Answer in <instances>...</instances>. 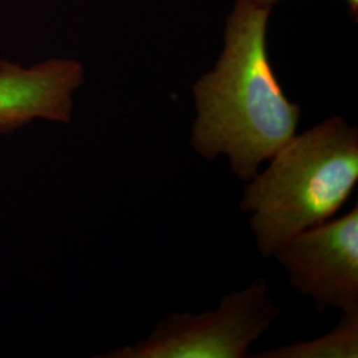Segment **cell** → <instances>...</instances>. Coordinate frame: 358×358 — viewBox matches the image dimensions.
<instances>
[{
  "mask_svg": "<svg viewBox=\"0 0 358 358\" xmlns=\"http://www.w3.org/2000/svg\"><path fill=\"white\" fill-rule=\"evenodd\" d=\"M269 13L254 0H235L219 60L192 85L194 152L207 161L227 157L232 174L244 183L294 138L301 115L269 60Z\"/></svg>",
  "mask_w": 358,
  "mask_h": 358,
  "instance_id": "6da1fadb",
  "label": "cell"
},
{
  "mask_svg": "<svg viewBox=\"0 0 358 358\" xmlns=\"http://www.w3.org/2000/svg\"><path fill=\"white\" fill-rule=\"evenodd\" d=\"M245 183L241 208L263 257L301 231L332 219L358 182V130L333 115L294 136Z\"/></svg>",
  "mask_w": 358,
  "mask_h": 358,
  "instance_id": "7a4b0ae2",
  "label": "cell"
},
{
  "mask_svg": "<svg viewBox=\"0 0 358 358\" xmlns=\"http://www.w3.org/2000/svg\"><path fill=\"white\" fill-rule=\"evenodd\" d=\"M268 282L259 278L223 296L202 313L170 312L146 338L110 350L108 358H244L279 317Z\"/></svg>",
  "mask_w": 358,
  "mask_h": 358,
  "instance_id": "3957f363",
  "label": "cell"
},
{
  "mask_svg": "<svg viewBox=\"0 0 358 358\" xmlns=\"http://www.w3.org/2000/svg\"><path fill=\"white\" fill-rule=\"evenodd\" d=\"M272 257L297 294L310 297L319 313L336 308L358 312V206L343 217L301 231Z\"/></svg>",
  "mask_w": 358,
  "mask_h": 358,
  "instance_id": "277c9868",
  "label": "cell"
},
{
  "mask_svg": "<svg viewBox=\"0 0 358 358\" xmlns=\"http://www.w3.org/2000/svg\"><path fill=\"white\" fill-rule=\"evenodd\" d=\"M85 68L75 59L52 57L24 66L0 60V134L35 120L68 124Z\"/></svg>",
  "mask_w": 358,
  "mask_h": 358,
  "instance_id": "5b68a950",
  "label": "cell"
},
{
  "mask_svg": "<svg viewBox=\"0 0 358 358\" xmlns=\"http://www.w3.org/2000/svg\"><path fill=\"white\" fill-rule=\"evenodd\" d=\"M257 358H357L358 312L343 313L331 332L312 341L282 345L256 355Z\"/></svg>",
  "mask_w": 358,
  "mask_h": 358,
  "instance_id": "8992f818",
  "label": "cell"
},
{
  "mask_svg": "<svg viewBox=\"0 0 358 358\" xmlns=\"http://www.w3.org/2000/svg\"><path fill=\"white\" fill-rule=\"evenodd\" d=\"M346 3H348V6H349V10H350V13H352V15L357 16L358 0H346Z\"/></svg>",
  "mask_w": 358,
  "mask_h": 358,
  "instance_id": "52a82bcc",
  "label": "cell"
},
{
  "mask_svg": "<svg viewBox=\"0 0 358 358\" xmlns=\"http://www.w3.org/2000/svg\"><path fill=\"white\" fill-rule=\"evenodd\" d=\"M254 1H256L257 4H260V6L272 8L276 3H279V1H282V0H254Z\"/></svg>",
  "mask_w": 358,
  "mask_h": 358,
  "instance_id": "ba28073f",
  "label": "cell"
}]
</instances>
